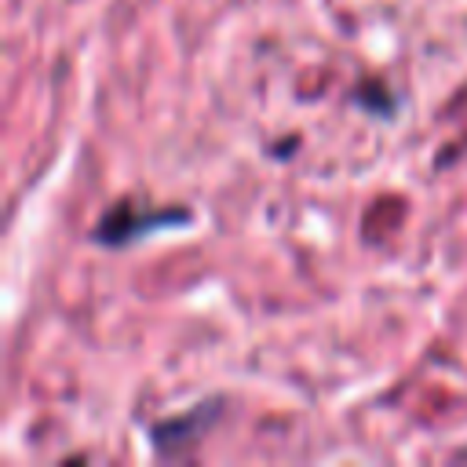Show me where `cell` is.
Returning a JSON list of instances; mask_svg holds the SVG:
<instances>
[{
    "label": "cell",
    "mask_w": 467,
    "mask_h": 467,
    "mask_svg": "<svg viewBox=\"0 0 467 467\" xmlns=\"http://www.w3.org/2000/svg\"><path fill=\"white\" fill-rule=\"evenodd\" d=\"M175 223H190V212L186 208H131V204H113L95 223L91 241L109 244V248H120V244H131V241L146 237L150 230L175 226Z\"/></svg>",
    "instance_id": "obj_1"
},
{
    "label": "cell",
    "mask_w": 467,
    "mask_h": 467,
    "mask_svg": "<svg viewBox=\"0 0 467 467\" xmlns=\"http://www.w3.org/2000/svg\"><path fill=\"white\" fill-rule=\"evenodd\" d=\"M215 420H219V401H201L182 416H168V420L153 423L150 427V441H153L157 452H168V456L171 452H186L190 445H197L204 438V431Z\"/></svg>",
    "instance_id": "obj_2"
},
{
    "label": "cell",
    "mask_w": 467,
    "mask_h": 467,
    "mask_svg": "<svg viewBox=\"0 0 467 467\" xmlns=\"http://www.w3.org/2000/svg\"><path fill=\"white\" fill-rule=\"evenodd\" d=\"M358 102L368 109V113H383V117H390L394 113V99L387 95V88L383 84H368V91H358Z\"/></svg>",
    "instance_id": "obj_3"
}]
</instances>
